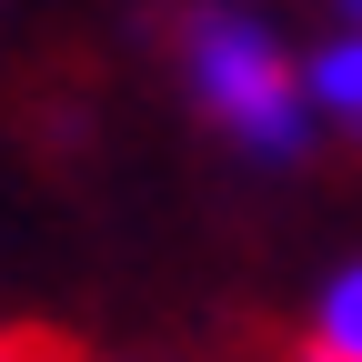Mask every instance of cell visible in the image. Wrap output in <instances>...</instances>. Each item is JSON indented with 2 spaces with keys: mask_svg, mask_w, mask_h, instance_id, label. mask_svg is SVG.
I'll return each mask as SVG.
<instances>
[{
  "mask_svg": "<svg viewBox=\"0 0 362 362\" xmlns=\"http://www.w3.org/2000/svg\"><path fill=\"white\" fill-rule=\"evenodd\" d=\"M302 362H362V262L322 282V302L302 322Z\"/></svg>",
  "mask_w": 362,
  "mask_h": 362,
  "instance_id": "3957f363",
  "label": "cell"
},
{
  "mask_svg": "<svg viewBox=\"0 0 362 362\" xmlns=\"http://www.w3.org/2000/svg\"><path fill=\"white\" fill-rule=\"evenodd\" d=\"M342 21H352V30H362V0H342Z\"/></svg>",
  "mask_w": 362,
  "mask_h": 362,
  "instance_id": "277c9868",
  "label": "cell"
},
{
  "mask_svg": "<svg viewBox=\"0 0 362 362\" xmlns=\"http://www.w3.org/2000/svg\"><path fill=\"white\" fill-rule=\"evenodd\" d=\"M181 81L192 101L211 111V131L252 161H302L312 151V90H302V61L272 40V21L232 11V0H202L181 21Z\"/></svg>",
  "mask_w": 362,
  "mask_h": 362,
  "instance_id": "6da1fadb",
  "label": "cell"
},
{
  "mask_svg": "<svg viewBox=\"0 0 362 362\" xmlns=\"http://www.w3.org/2000/svg\"><path fill=\"white\" fill-rule=\"evenodd\" d=\"M302 90H312V121L362 131V30L352 21L322 40V51H302Z\"/></svg>",
  "mask_w": 362,
  "mask_h": 362,
  "instance_id": "7a4b0ae2",
  "label": "cell"
}]
</instances>
